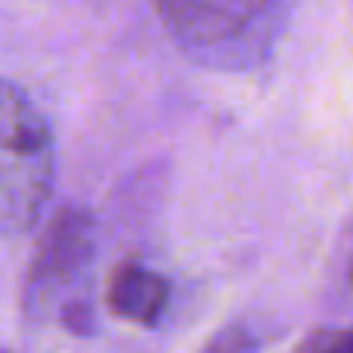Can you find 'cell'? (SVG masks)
I'll return each mask as SVG.
<instances>
[{"mask_svg": "<svg viewBox=\"0 0 353 353\" xmlns=\"http://www.w3.org/2000/svg\"><path fill=\"white\" fill-rule=\"evenodd\" d=\"M298 0H156L184 59L215 73L260 70L284 42Z\"/></svg>", "mask_w": 353, "mask_h": 353, "instance_id": "6da1fadb", "label": "cell"}, {"mask_svg": "<svg viewBox=\"0 0 353 353\" xmlns=\"http://www.w3.org/2000/svg\"><path fill=\"white\" fill-rule=\"evenodd\" d=\"M97 260V219L83 205H63L42 229L21 284V315L28 325H59L73 336L97 332L90 298Z\"/></svg>", "mask_w": 353, "mask_h": 353, "instance_id": "7a4b0ae2", "label": "cell"}, {"mask_svg": "<svg viewBox=\"0 0 353 353\" xmlns=\"http://www.w3.org/2000/svg\"><path fill=\"white\" fill-rule=\"evenodd\" d=\"M56 191V135L42 108L0 77V236L35 229Z\"/></svg>", "mask_w": 353, "mask_h": 353, "instance_id": "3957f363", "label": "cell"}, {"mask_svg": "<svg viewBox=\"0 0 353 353\" xmlns=\"http://www.w3.org/2000/svg\"><path fill=\"white\" fill-rule=\"evenodd\" d=\"M104 301L114 319L152 329V325H159V319L170 308V281L139 260H125L108 277Z\"/></svg>", "mask_w": 353, "mask_h": 353, "instance_id": "277c9868", "label": "cell"}, {"mask_svg": "<svg viewBox=\"0 0 353 353\" xmlns=\"http://www.w3.org/2000/svg\"><path fill=\"white\" fill-rule=\"evenodd\" d=\"M263 350V339H260V332L253 329V325H246V322H229V325H222L205 346H201V353H260Z\"/></svg>", "mask_w": 353, "mask_h": 353, "instance_id": "5b68a950", "label": "cell"}, {"mask_svg": "<svg viewBox=\"0 0 353 353\" xmlns=\"http://www.w3.org/2000/svg\"><path fill=\"white\" fill-rule=\"evenodd\" d=\"M294 353H353V325H325L298 343Z\"/></svg>", "mask_w": 353, "mask_h": 353, "instance_id": "8992f818", "label": "cell"}, {"mask_svg": "<svg viewBox=\"0 0 353 353\" xmlns=\"http://www.w3.org/2000/svg\"><path fill=\"white\" fill-rule=\"evenodd\" d=\"M350 288H353V263H350Z\"/></svg>", "mask_w": 353, "mask_h": 353, "instance_id": "52a82bcc", "label": "cell"}, {"mask_svg": "<svg viewBox=\"0 0 353 353\" xmlns=\"http://www.w3.org/2000/svg\"><path fill=\"white\" fill-rule=\"evenodd\" d=\"M0 353H14V350H0Z\"/></svg>", "mask_w": 353, "mask_h": 353, "instance_id": "ba28073f", "label": "cell"}]
</instances>
